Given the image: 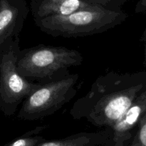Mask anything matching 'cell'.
I'll list each match as a JSON object with an SVG mask.
<instances>
[{
    "label": "cell",
    "mask_w": 146,
    "mask_h": 146,
    "mask_svg": "<svg viewBox=\"0 0 146 146\" xmlns=\"http://www.w3.org/2000/svg\"><path fill=\"white\" fill-rule=\"evenodd\" d=\"M145 87L146 71H111L95 80L69 113L74 119H84L98 128H111Z\"/></svg>",
    "instance_id": "obj_1"
},
{
    "label": "cell",
    "mask_w": 146,
    "mask_h": 146,
    "mask_svg": "<svg viewBox=\"0 0 146 146\" xmlns=\"http://www.w3.org/2000/svg\"><path fill=\"white\" fill-rule=\"evenodd\" d=\"M128 14L121 9H111L92 4L66 16H53L36 20L41 31L54 37L76 38L104 33L125 21Z\"/></svg>",
    "instance_id": "obj_2"
},
{
    "label": "cell",
    "mask_w": 146,
    "mask_h": 146,
    "mask_svg": "<svg viewBox=\"0 0 146 146\" xmlns=\"http://www.w3.org/2000/svg\"><path fill=\"white\" fill-rule=\"evenodd\" d=\"M82 55L64 46L38 45L20 50L17 70L29 81L51 80L68 73L69 68L81 66Z\"/></svg>",
    "instance_id": "obj_3"
},
{
    "label": "cell",
    "mask_w": 146,
    "mask_h": 146,
    "mask_svg": "<svg viewBox=\"0 0 146 146\" xmlns=\"http://www.w3.org/2000/svg\"><path fill=\"white\" fill-rule=\"evenodd\" d=\"M78 74H66L41 84L22 103L17 117L23 121H36L53 115L75 97Z\"/></svg>",
    "instance_id": "obj_4"
},
{
    "label": "cell",
    "mask_w": 146,
    "mask_h": 146,
    "mask_svg": "<svg viewBox=\"0 0 146 146\" xmlns=\"http://www.w3.org/2000/svg\"><path fill=\"white\" fill-rule=\"evenodd\" d=\"M19 36L0 52V111L7 116L15 114L28 96L41 86L20 75L17 70Z\"/></svg>",
    "instance_id": "obj_5"
},
{
    "label": "cell",
    "mask_w": 146,
    "mask_h": 146,
    "mask_svg": "<svg viewBox=\"0 0 146 146\" xmlns=\"http://www.w3.org/2000/svg\"><path fill=\"white\" fill-rule=\"evenodd\" d=\"M1 4L0 52L19 36L29 11L24 0H1Z\"/></svg>",
    "instance_id": "obj_6"
},
{
    "label": "cell",
    "mask_w": 146,
    "mask_h": 146,
    "mask_svg": "<svg viewBox=\"0 0 146 146\" xmlns=\"http://www.w3.org/2000/svg\"><path fill=\"white\" fill-rule=\"evenodd\" d=\"M145 112L146 87L111 127L114 146L128 145L135 134L138 122Z\"/></svg>",
    "instance_id": "obj_7"
},
{
    "label": "cell",
    "mask_w": 146,
    "mask_h": 146,
    "mask_svg": "<svg viewBox=\"0 0 146 146\" xmlns=\"http://www.w3.org/2000/svg\"><path fill=\"white\" fill-rule=\"evenodd\" d=\"M94 4L86 0H31L34 21L53 16H66Z\"/></svg>",
    "instance_id": "obj_8"
},
{
    "label": "cell",
    "mask_w": 146,
    "mask_h": 146,
    "mask_svg": "<svg viewBox=\"0 0 146 146\" xmlns=\"http://www.w3.org/2000/svg\"><path fill=\"white\" fill-rule=\"evenodd\" d=\"M112 135V128L108 127L98 132H81L61 139L46 140L37 146H101Z\"/></svg>",
    "instance_id": "obj_9"
},
{
    "label": "cell",
    "mask_w": 146,
    "mask_h": 146,
    "mask_svg": "<svg viewBox=\"0 0 146 146\" xmlns=\"http://www.w3.org/2000/svg\"><path fill=\"white\" fill-rule=\"evenodd\" d=\"M46 128L47 126L46 125L36 127L34 129L31 130L21 136L10 141L5 146H37L46 140L39 135L40 133Z\"/></svg>",
    "instance_id": "obj_10"
},
{
    "label": "cell",
    "mask_w": 146,
    "mask_h": 146,
    "mask_svg": "<svg viewBox=\"0 0 146 146\" xmlns=\"http://www.w3.org/2000/svg\"><path fill=\"white\" fill-rule=\"evenodd\" d=\"M128 146H146V112L138 122L135 134Z\"/></svg>",
    "instance_id": "obj_11"
},
{
    "label": "cell",
    "mask_w": 146,
    "mask_h": 146,
    "mask_svg": "<svg viewBox=\"0 0 146 146\" xmlns=\"http://www.w3.org/2000/svg\"><path fill=\"white\" fill-rule=\"evenodd\" d=\"M146 11V0H139L135 8V12L137 14Z\"/></svg>",
    "instance_id": "obj_12"
},
{
    "label": "cell",
    "mask_w": 146,
    "mask_h": 146,
    "mask_svg": "<svg viewBox=\"0 0 146 146\" xmlns=\"http://www.w3.org/2000/svg\"><path fill=\"white\" fill-rule=\"evenodd\" d=\"M88 2L91 3V4H99L101 6H105L106 5L107 3L108 2L109 0H86Z\"/></svg>",
    "instance_id": "obj_13"
},
{
    "label": "cell",
    "mask_w": 146,
    "mask_h": 146,
    "mask_svg": "<svg viewBox=\"0 0 146 146\" xmlns=\"http://www.w3.org/2000/svg\"><path fill=\"white\" fill-rule=\"evenodd\" d=\"M101 146H114V143H113V141L112 136L109 138V140H108L106 143H105L104 145H102Z\"/></svg>",
    "instance_id": "obj_14"
},
{
    "label": "cell",
    "mask_w": 146,
    "mask_h": 146,
    "mask_svg": "<svg viewBox=\"0 0 146 146\" xmlns=\"http://www.w3.org/2000/svg\"><path fill=\"white\" fill-rule=\"evenodd\" d=\"M141 41H143L145 44H146V28L144 30L143 33V35L141 38Z\"/></svg>",
    "instance_id": "obj_15"
},
{
    "label": "cell",
    "mask_w": 146,
    "mask_h": 146,
    "mask_svg": "<svg viewBox=\"0 0 146 146\" xmlns=\"http://www.w3.org/2000/svg\"><path fill=\"white\" fill-rule=\"evenodd\" d=\"M145 61H144V64H145V66H146V44H145Z\"/></svg>",
    "instance_id": "obj_16"
},
{
    "label": "cell",
    "mask_w": 146,
    "mask_h": 146,
    "mask_svg": "<svg viewBox=\"0 0 146 146\" xmlns=\"http://www.w3.org/2000/svg\"><path fill=\"white\" fill-rule=\"evenodd\" d=\"M1 0H0V9H1Z\"/></svg>",
    "instance_id": "obj_17"
}]
</instances>
